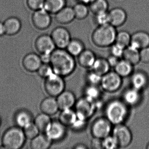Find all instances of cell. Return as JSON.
Wrapping results in <instances>:
<instances>
[{"instance_id":"cell-1","label":"cell","mask_w":149,"mask_h":149,"mask_svg":"<svg viewBox=\"0 0 149 149\" xmlns=\"http://www.w3.org/2000/svg\"><path fill=\"white\" fill-rule=\"evenodd\" d=\"M49 64L54 73L62 77L70 75L76 67L74 57L61 49L56 48L51 53Z\"/></svg>"},{"instance_id":"cell-2","label":"cell","mask_w":149,"mask_h":149,"mask_svg":"<svg viewBox=\"0 0 149 149\" xmlns=\"http://www.w3.org/2000/svg\"><path fill=\"white\" fill-rule=\"evenodd\" d=\"M104 114L113 125L124 123L129 116V106L122 100L113 99L105 105Z\"/></svg>"},{"instance_id":"cell-3","label":"cell","mask_w":149,"mask_h":149,"mask_svg":"<svg viewBox=\"0 0 149 149\" xmlns=\"http://www.w3.org/2000/svg\"><path fill=\"white\" fill-rule=\"evenodd\" d=\"M117 33L116 28L111 24L97 26L91 35V41L98 47H109L115 42Z\"/></svg>"},{"instance_id":"cell-4","label":"cell","mask_w":149,"mask_h":149,"mask_svg":"<svg viewBox=\"0 0 149 149\" xmlns=\"http://www.w3.org/2000/svg\"><path fill=\"white\" fill-rule=\"evenodd\" d=\"M26 139L23 130L18 126L13 127L5 132L1 142L4 148L19 149L23 146Z\"/></svg>"},{"instance_id":"cell-5","label":"cell","mask_w":149,"mask_h":149,"mask_svg":"<svg viewBox=\"0 0 149 149\" xmlns=\"http://www.w3.org/2000/svg\"><path fill=\"white\" fill-rule=\"evenodd\" d=\"M74 107L77 118L87 121L97 110L95 101L84 96L77 100Z\"/></svg>"},{"instance_id":"cell-6","label":"cell","mask_w":149,"mask_h":149,"mask_svg":"<svg viewBox=\"0 0 149 149\" xmlns=\"http://www.w3.org/2000/svg\"><path fill=\"white\" fill-rule=\"evenodd\" d=\"M65 83L63 77L53 73L45 78L44 89L49 96L56 97L65 90Z\"/></svg>"},{"instance_id":"cell-7","label":"cell","mask_w":149,"mask_h":149,"mask_svg":"<svg viewBox=\"0 0 149 149\" xmlns=\"http://www.w3.org/2000/svg\"><path fill=\"white\" fill-rule=\"evenodd\" d=\"M111 134L116 139L118 148H126L132 142L131 131L130 128L124 123L114 125Z\"/></svg>"},{"instance_id":"cell-8","label":"cell","mask_w":149,"mask_h":149,"mask_svg":"<svg viewBox=\"0 0 149 149\" xmlns=\"http://www.w3.org/2000/svg\"><path fill=\"white\" fill-rule=\"evenodd\" d=\"M113 125L105 117H99L92 123L91 132L93 137L103 139L111 135Z\"/></svg>"},{"instance_id":"cell-9","label":"cell","mask_w":149,"mask_h":149,"mask_svg":"<svg viewBox=\"0 0 149 149\" xmlns=\"http://www.w3.org/2000/svg\"><path fill=\"white\" fill-rule=\"evenodd\" d=\"M123 84L122 77L115 71H109L102 77L100 85L104 91L113 93L118 91Z\"/></svg>"},{"instance_id":"cell-10","label":"cell","mask_w":149,"mask_h":149,"mask_svg":"<svg viewBox=\"0 0 149 149\" xmlns=\"http://www.w3.org/2000/svg\"><path fill=\"white\" fill-rule=\"evenodd\" d=\"M33 25L36 29L44 30L51 26L52 18L51 14L44 8L34 11L32 16Z\"/></svg>"},{"instance_id":"cell-11","label":"cell","mask_w":149,"mask_h":149,"mask_svg":"<svg viewBox=\"0 0 149 149\" xmlns=\"http://www.w3.org/2000/svg\"><path fill=\"white\" fill-rule=\"evenodd\" d=\"M50 36L56 48L66 49L71 40L70 33L64 27H56L53 29Z\"/></svg>"},{"instance_id":"cell-12","label":"cell","mask_w":149,"mask_h":149,"mask_svg":"<svg viewBox=\"0 0 149 149\" xmlns=\"http://www.w3.org/2000/svg\"><path fill=\"white\" fill-rule=\"evenodd\" d=\"M35 47L41 54H50L56 48L50 35L42 34L36 38Z\"/></svg>"},{"instance_id":"cell-13","label":"cell","mask_w":149,"mask_h":149,"mask_svg":"<svg viewBox=\"0 0 149 149\" xmlns=\"http://www.w3.org/2000/svg\"><path fill=\"white\" fill-rule=\"evenodd\" d=\"M66 127L59 121H52L45 134L52 141H59L66 135Z\"/></svg>"},{"instance_id":"cell-14","label":"cell","mask_w":149,"mask_h":149,"mask_svg":"<svg viewBox=\"0 0 149 149\" xmlns=\"http://www.w3.org/2000/svg\"><path fill=\"white\" fill-rule=\"evenodd\" d=\"M56 97V101L61 110L72 109L77 101L74 94L70 91L64 90Z\"/></svg>"},{"instance_id":"cell-15","label":"cell","mask_w":149,"mask_h":149,"mask_svg":"<svg viewBox=\"0 0 149 149\" xmlns=\"http://www.w3.org/2000/svg\"><path fill=\"white\" fill-rule=\"evenodd\" d=\"M42 63L40 56L34 53H29L26 55L22 61L24 68L30 72L37 71Z\"/></svg>"},{"instance_id":"cell-16","label":"cell","mask_w":149,"mask_h":149,"mask_svg":"<svg viewBox=\"0 0 149 149\" xmlns=\"http://www.w3.org/2000/svg\"><path fill=\"white\" fill-rule=\"evenodd\" d=\"M109 24L115 27L123 25L127 20V15L124 9L121 8H112L109 12Z\"/></svg>"},{"instance_id":"cell-17","label":"cell","mask_w":149,"mask_h":149,"mask_svg":"<svg viewBox=\"0 0 149 149\" xmlns=\"http://www.w3.org/2000/svg\"><path fill=\"white\" fill-rule=\"evenodd\" d=\"M130 46L140 50L149 47V34L144 31H138L131 35Z\"/></svg>"},{"instance_id":"cell-18","label":"cell","mask_w":149,"mask_h":149,"mask_svg":"<svg viewBox=\"0 0 149 149\" xmlns=\"http://www.w3.org/2000/svg\"><path fill=\"white\" fill-rule=\"evenodd\" d=\"M55 15L56 21L62 25L70 24L75 19L73 8L67 6L64 7Z\"/></svg>"},{"instance_id":"cell-19","label":"cell","mask_w":149,"mask_h":149,"mask_svg":"<svg viewBox=\"0 0 149 149\" xmlns=\"http://www.w3.org/2000/svg\"><path fill=\"white\" fill-rule=\"evenodd\" d=\"M40 109L42 113L49 116L55 115L60 110L56 99L51 96L42 100L40 104Z\"/></svg>"},{"instance_id":"cell-20","label":"cell","mask_w":149,"mask_h":149,"mask_svg":"<svg viewBox=\"0 0 149 149\" xmlns=\"http://www.w3.org/2000/svg\"><path fill=\"white\" fill-rule=\"evenodd\" d=\"M139 91L134 88L126 90L123 95V100L128 106L137 105L141 101V94Z\"/></svg>"},{"instance_id":"cell-21","label":"cell","mask_w":149,"mask_h":149,"mask_svg":"<svg viewBox=\"0 0 149 149\" xmlns=\"http://www.w3.org/2000/svg\"><path fill=\"white\" fill-rule=\"evenodd\" d=\"M6 28V35L13 36L17 34L21 29L22 22L19 18L10 17L4 22Z\"/></svg>"},{"instance_id":"cell-22","label":"cell","mask_w":149,"mask_h":149,"mask_svg":"<svg viewBox=\"0 0 149 149\" xmlns=\"http://www.w3.org/2000/svg\"><path fill=\"white\" fill-rule=\"evenodd\" d=\"M131 82L132 87L139 91L144 89L148 85V77L142 71H137L131 75Z\"/></svg>"},{"instance_id":"cell-23","label":"cell","mask_w":149,"mask_h":149,"mask_svg":"<svg viewBox=\"0 0 149 149\" xmlns=\"http://www.w3.org/2000/svg\"><path fill=\"white\" fill-rule=\"evenodd\" d=\"M96 58L93 51L91 49H84L77 56V61L78 64L82 68H91Z\"/></svg>"},{"instance_id":"cell-24","label":"cell","mask_w":149,"mask_h":149,"mask_svg":"<svg viewBox=\"0 0 149 149\" xmlns=\"http://www.w3.org/2000/svg\"><path fill=\"white\" fill-rule=\"evenodd\" d=\"M61 111L59 121L66 127H71L77 119V115L74 110L69 109Z\"/></svg>"},{"instance_id":"cell-25","label":"cell","mask_w":149,"mask_h":149,"mask_svg":"<svg viewBox=\"0 0 149 149\" xmlns=\"http://www.w3.org/2000/svg\"><path fill=\"white\" fill-rule=\"evenodd\" d=\"M53 141L46 134H40L31 140L30 146L33 149H47Z\"/></svg>"},{"instance_id":"cell-26","label":"cell","mask_w":149,"mask_h":149,"mask_svg":"<svg viewBox=\"0 0 149 149\" xmlns=\"http://www.w3.org/2000/svg\"><path fill=\"white\" fill-rule=\"evenodd\" d=\"M66 6V0H45L43 8L50 14L55 15Z\"/></svg>"},{"instance_id":"cell-27","label":"cell","mask_w":149,"mask_h":149,"mask_svg":"<svg viewBox=\"0 0 149 149\" xmlns=\"http://www.w3.org/2000/svg\"><path fill=\"white\" fill-rule=\"evenodd\" d=\"M115 71L120 77H127L133 73V65L123 59L120 60L116 66L114 68Z\"/></svg>"},{"instance_id":"cell-28","label":"cell","mask_w":149,"mask_h":149,"mask_svg":"<svg viewBox=\"0 0 149 149\" xmlns=\"http://www.w3.org/2000/svg\"><path fill=\"white\" fill-rule=\"evenodd\" d=\"M122 58L134 66L140 61L139 50L129 45L125 48Z\"/></svg>"},{"instance_id":"cell-29","label":"cell","mask_w":149,"mask_h":149,"mask_svg":"<svg viewBox=\"0 0 149 149\" xmlns=\"http://www.w3.org/2000/svg\"><path fill=\"white\" fill-rule=\"evenodd\" d=\"M15 119L18 127L24 128L32 123L33 117L29 111L23 110L19 111L16 113Z\"/></svg>"},{"instance_id":"cell-30","label":"cell","mask_w":149,"mask_h":149,"mask_svg":"<svg viewBox=\"0 0 149 149\" xmlns=\"http://www.w3.org/2000/svg\"><path fill=\"white\" fill-rule=\"evenodd\" d=\"M85 49L84 44L77 39H71L66 49L74 57H77Z\"/></svg>"},{"instance_id":"cell-31","label":"cell","mask_w":149,"mask_h":149,"mask_svg":"<svg viewBox=\"0 0 149 149\" xmlns=\"http://www.w3.org/2000/svg\"><path fill=\"white\" fill-rule=\"evenodd\" d=\"M52 121L50 116L42 113L36 116L35 118L34 123L36 125L40 132L45 133Z\"/></svg>"},{"instance_id":"cell-32","label":"cell","mask_w":149,"mask_h":149,"mask_svg":"<svg viewBox=\"0 0 149 149\" xmlns=\"http://www.w3.org/2000/svg\"><path fill=\"white\" fill-rule=\"evenodd\" d=\"M110 68L107 59L99 57L96 58L91 69L96 73L103 76L109 71Z\"/></svg>"},{"instance_id":"cell-33","label":"cell","mask_w":149,"mask_h":149,"mask_svg":"<svg viewBox=\"0 0 149 149\" xmlns=\"http://www.w3.org/2000/svg\"><path fill=\"white\" fill-rule=\"evenodd\" d=\"M88 7L90 11L95 15L108 11L109 4L107 0H94Z\"/></svg>"},{"instance_id":"cell-34","label":"cell","mask_w":149,"mask_h":149,"mask_svg":"<svg viewBox=\"0 0 149 149\" xmlns=\"http://www.w3.org/2000/svg\"><path fill=\"white\" fill-rule=\"evenodd\" d=\"M73 8L75 19H84L88 15L90 10L88 5L78 2Z\"/></svg>"},{"instance_id":"cell-35","label":"cell","mask_w":149,"mask_h":149,"mask_svg":"<svg viewBox=\"0 0 149 149\" xmlns=\"http://www.w3.org/2000/svg\"><path fill=\"white\" fill-rule=\"evenodd\" d=\"M131 41V35L127 31L123 30L117 33L115 43H117L125 48L130 45Z\"/></svg>"},{"instance_id":"cell-36","label":"cell","mask_w":149,"mask_h":149,"mask_svg":"<svg viewBox=\"0 0 149 149\" xmlns=\"http://www.w3.org/2000/svg\"><path fill=\"white\" fill-rule=\"evenodd\" d=\"M84 93V96L95 101L99 99L101 92L98 86L88 84L85 88Z\"/></svg>"},{"instance_id":"cell-37","label":"cell","mask_w":149,"mask_h":149,"mask_svg":"<svg viewBox=\"0 0 149 149\" xmlns=\"http://www.w3.org/2000/svg\"><path fill=\"white\" fill-rule=\"evenodd\" d=\"M23 132L26 139H33L39 135L40 131L38 130L34 123H31L27 126L23 128Z\"/></svg>"},{"instance_id":"cell-38","label":"cell","mask_w":149,"mask_h":149,"mask_svg":"<svg viewBox=\"0 0 149 149\" xmlns=\"http://www.w3.org/2000/svg\"><path fill=\"white\" fill-rule=\"evenodd\" d=\"M102 76L91 70L86 75V80L90 85L98 86L100 85Z\"/></svg>"},{"instance_id":"cell-39","label":"cell","mask_w":149,"mask_h":149,"mask_svg":"<svg viewBox=\"0 0 149 149\" xmlns=\"http://www.w3.org/2000/svg\"><path fill=\"white\" fill-rule=\"evenodd\" d=\"M95 21L97 26H103L109 24V12H102L94 15Z\"/></svg>"},{"instance_id":"cell-40","label":"cell","mask_w":149,"mask_h":149,"mask_svg":"<svg viewBox=\"0 0 149 149\" xmlns=\"http://www.w3.org/2000/svg\"><path fill=\"white\" fill-rule=\"evenodd\" d=\"M103 149H116L118 148L115 138L110 135L102 139Z\"/></svg>"},{"instance_id":"cell-41","label":"cell","mask_w":149,"mask_h":149,"mask_svg":"<svg viewBox=\"0 0 149 149\" xmlns=\"http://www.w3.org/2000/svg\"><path fill=\"white\" fill-rule=\"evenodd\" d=\"M37 72L40 77L46 78L54 73V71L49 63H42Z\"/></svg>"},{"instance_id":"cell-42","label":"cell","mask_w":149,"mask_h":149,"mask_svg":"<svg viewBox=\"0 0 149 149\" xmlns=\"http://www.w3.org/2000/svg\"><path fill=\"white\" fill-rule=\"evenodd\" d=\"M45 0H26L27 6L33 11L43 8Z\"/></svg>"},{"instance_id":"cell-43","label":"cell","mask_w":149,"mask_h":149,"mask_svg":"<svg viewBox=\"0 0 149 149\" xmlns=\"http://www.w3.org/2000/svg\"><path fill=\"white\" fill-rule=\"evenodd\" d=\"M110 47V51L111 55L119 58L123 57L124 51L125 49V48L115 42L111 45Z\"/></svg>"},{"instance_id":"cell-44","label":"cell","mask_w":149,"mask_h":149,"mask_svg":"<svg viewBox=\"0 0 149 149\" xmlns=\"http://www.w3.org/2000/svg\"><path fill=\"white\" fill-rule=\"evenodd\" d=\"M87 121L81 120L77 118L73 125L71 126V129L75 131H81L84 130L87 125Z\"/></svg>"},{"instance_id":"cell-45","label":"cell","mask_w":149,"mask_h":149,"mask_svg":"<svg viewBox=\"0 0 149 149\" xmlns=\"http://www.w3.org/2000/svg\"><path fill=\"white\" fill-rule=\"evenodd\" d=\"M140 61L144 63H149V47L139 50Z\"/></svg>"},{"instance_id":"cell-46","label":"cell","mask_w":149,"mask_h":149,"mask_svg":"<svg viewBox=\"0 0 149 149\" xmlns=\"http://www.w3.org/2000/svg\"><path fill=\"white\" fill-rule=\"evenodd\" d=\"M91 146L92 149H103L102 139L93 137L91 142Z\"/></svg>"},{"instance_id":"cell-47","label":"cell","mask_w":149,"mask_h":149,"mask_svg":"<svg viewBox=\"0 0 149 149\" xmlns=\"http://www.w3.org/2000/svg\"><path fill=\"white\" fill-rule=\"evenodd\" d=\"M120 60V58L116 57L114 56L111 55L109 56L107 59L108 63H109L110 68H115L117 64L119 62Z\"/></svg>"},{"instance_id":"cell-48","label":"cell","mask_w":149,"mask_h":149,"mask_svg":"<svg viewBox=\"0 0 149 149\" xmlns=\"http://www.w3.org/2000/svg\"><path fill=\"white\" fill-rule=\"evenodd\" d=\"M50 54H41L40 58L42 63H49L50 60Z\"/></svg>"},{"instance_id":"cell-49","label":"cell","mask_w":149,"mask_h":149,"mask_svg":"<svg viewBox=\"0 0 149 149\" xmlns=\"http://www.w3.org/2000/svg\"><path fill=\"white\" fill-rule=\"evenodd\" d=\"M5 35H6V31L4 22H0V37H2Z\"/></svg>"},{"instance_id":"cell-50","label":"cell","mask_w":149,"mask_h":149,"mask_svg":"<svg viewBox=\"0 0 149 149\" xmlns=\"http://www.w3.org/2000/svg\"><path fill=\"white\" fill-rule=\"evenodd\" d=\"M87 148L88 147L86 145L82 143L77 144L73 147V149H85Z\"/></svg>"},{"instance_id":"cell-51","label":"cell","mask_w":149,"mask_h":149,"mask_svg":"<svg viewBox=\"0 0 149 149\" xmlns=\"http://www.w3.org/2000/svg\"><path fill=\"white\" fill-rule=\"evenodd\" d=\"M77 1L79 3H83L88 6L94 0H77Z\"/></svg>"},{"instance_id":"cell-52","label":"cell","mask_w":149,"mask_h":149,"mask_svg":"<svg viewBox=\"0 0 149 149\" xmlns=\"http://www.w3.org/2000/svg\"><path fill=\"white\" fill-rule=\"evenodd\" d=\"M146 148L147 149H149V143L147 144V146H146Z\"/></svg>"},{"instance_id":"cell-53","label":"cell","mask_w":149,"mask_h":149,"mask_svg":"<svg viewBox=\"0 0 149 149\" xmlns=\"http://www.w3.org/2000/svg\"><path fill=\"white\" fill-rule=\"evenodd\" d=\"M1 117H0V126H1Z\"/></svg>"}]
</instances>
